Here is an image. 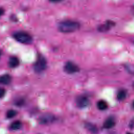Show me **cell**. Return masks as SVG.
<instances>
[{"mask_svg": "<svg viewBox=\"0 0 134 134\" xmlns=\"http://www.w3.org/2000/svg\"><path fill=\"white\" fill-rule=\"evenodd\" d=\"M115 125V121L113 118L109 117L107 118L104 123L103 127L106 129H110L113 127Z\"/></svg>", "mask_w": 134, "mask_h": 134, "instance_id": "52a82bcc", "label": "cell"}, {"mask_svg": "<svg viewBox=\"0 0 134 134\" xmlns=\"http://www.w3.org/2000/svg\"><path fill=\"white\" fill-rule=\"evenodd\" d=\"M80 24L73 20H64L61 21L58 24V29L60 31L63 33H70L78 30Z\"/></svg>", "mask_w": 134, "mask_h": 134, "instance_id": "6da1fadb", "label": "cell"}, {"mask_svg": "<svg viewBox=\"0 0 134 134\" xmlns=\"http://www.w3.org/2000/svg\"><path fill=\"white\" fill-rule=\"evenodd\" d=\"M127 134H132V133H128Z\"/></svg>", "mask_w": 134, "mask_h": 134, "instance_id": "ffe728a7", "label": "cell"}, {"mask_svg": "<svg viewBox=\"0 0 134 134\" xmlns=\"http://www.w3.org/2000/svg\"><path fill=\"white\" fill-rule=\"evenodd\" d=\"M126 97V92L124 90L119 91L117 95V97L118 100H124Z\"/></svg>", "mask_w": 134, "mask_h": 134, "instance_id": "4fadbf2b", "label": "cell"}, {"mask_svg": "<svg viewBox=\"0 0 134 134\" xmlns=\"http://www.w3.org/2000/svg\"><path fill=\"white\" fill-rule=\"evenodd\" d=\"M76 104L79 108H84L89 104L88 98L84 95H80L76 99Z\"/></svg>", "mask_w": 134, "mask_h": 134, "instance_id": "5b68a950", "label": "cell"}, {"mask_svg": "<svg viewBox=\"0 0 134 134\" xmlns=\"http://www.w3.org/2000/svg\"><path fill=\"white\" fill-rule=\"evenodd\" d=\"M11 80H12L11 76L9 74H4L3 75H2L1 77V79H0L1 83L3 84H5V85L9 84L10 82H11Z\"/></svg>", "mask_w": 134, "mask_h": 134, "instance_id": "30bf717a", "label": "cell"}, {"mask_svg": "<svg viewBox=\"0 0 134 134\" xmlns=\"http://www.w3.org/2000/svg\"><path fill=\"white\" fill-rule=\"evenodd\" d=\"M87 127L88 128V129L91 131H92L93 132H96V131H97V129L95 127H94L93 125H91V126H89V125H87Z\"/></svg>", "mask_w": 134, "mask_h": 134, "instance_id": "2e32d148", "label": "cell"}, {"mask_svg": "<svg viewBox=\"0 0 134 134\" xmlns=\"http://www.w3.org/2000/svg\"><path fill=\"white\" fill-rule=\"evenodd\" d=\"M19 64L18 59L16 57H11L8 61V64L10 68H14L17 67Z\"/></svg>", "mask_w": 134, "mask_h": 134, "instance_id": "ba28073f", "label": "cell"}, {"mask_svg": "<svg viewBox=\"0 0 134 134\" xmlns=\"http://www.w3.org/2000/svg\"><path fill=\"white\" fill-rule=\"evenodd\" d=\"M47 67V61L45 58L39 55L34 64V70L37 72H41L44 70Z\"/></svg>", "mask_w": 134, "mask_h": 134, "instance_id": "3957f363", "label": "cell"}, {"mask_svg": "<svg viewBox=\"0 0 134 134\" xmlns=\"http://www.w3.org/2000/svg\"><path fill=\"white\" fill-rule=\"evenodd\" d=\"M17 114V112L16 110L13 109H10L7 111L6 113V117L8 118H12L14 117Z\"/></svg>", "mask_w": 134, "mask_h": 134, "instance_id": "5bb4252c", "label": "cell"}, {"mask_svg": "<svg viewBox=\"0 0 134 134\" xmlns=\"http://www.w3.org/2000/svg\"><path fill=\"white\" fill-rule=\"evenodd\" d=\"M115 25V23L110 20L107 21L105 24L100 25L97 29L100 32H106L109 30Z\"/></svg>", "mask_w": 134, "mask_h": 134, "instance_id": "8992f818", "label": "cell"}, {"mask_svg": "<svg viewBox=\"0 0 134 134\" xmlns=\"http://www.w3.org/2000/svg\"><path fill=\"white\" fill-rule=\"evenodd\" d=\"M133 106L134 107V102H133Z\"/></svg>", "mask_w": 134, "mask_h": 134, "instance_id": "44dd1931", "label": "cell"}, {"mask_svg": "<svg viewBox=\"0 0 134 134\" xmlns=\"http://www.w3.org/2000/svg\"><path fill=\"white\" fill-rule=\"evenodd\" d=\"M3 13H4V10L3 9V8H1V15H2Z\"/></svg>", "mask_w": 134, "mask_h": 134, "instance_id": "d6986e66", "label": "cell"}, {"mask_svg": "<svg viewBox=\"0 0 134 134\" xmlns=\"http://www.w3.org/2000/svg\"><path fill=\"white\" fill-rule=\"evenodd\" d=\"M13 36L16 41L21 43L29 44L32 41L31 36L25 31H16L13 34Z\"/></svg>", "mask_w": 134, "mask_h": 134, "instance_id": "7a4b0ae2", "label": "cell"}, {"mask_svg": "<svg viewBox=\"0 0 134 134\" xmlns=\"http://www.w3.org/2000/svg\"><path fill=\"white\" fill-rule=\"evenodd\" d=\"M64 71L68 74H73L79 71V68L72 62H67L64 66Z\"/></svg>", "mask_w": 134, "mask_h": 134, "instance_id": "277c9868", "label": "cell"}, {"mask_svg": "<svg viewBox=\"0 0 134 134\" xmlns=\"http://www.w3.org/2000/svg\"><path fill=\"white\" fill-rule=\"evenodd\" d=\"M126 69L129 73L134 74V65H128L126 67Z\"/></svg>", "mask_w": 134, "mask_h": 134, "instance_id": "9a60e30c", "label": "cell"}, {"mask_svg": "<svg viewBox=\"0 0 134 134\" xmlns=\"http://www.w3.org/2000/svg\"><path fill=\"white\" fill-rule=\"evenodd\" d=\"M54 120V117L49 115H46L43 116H42L40 119L39 120L40 121V122L42 124H47L52 122Z\"/></svg>", "mask_w": 134, "mask_h": 134, "instance_id": "9c48e42d", "label": "cell"}, {"mask_svg": "<svg viewBox=\"0 0 134 134\" xmlns=\"http://www.w3.org/2000/svg\"><path fill=\"white\" fill-rule=\"evenodd\" d=\"M61 0H50V1L52 2H59L60 1H61Z\"/></svg>", "mask_w": 134, "mask_h": 134, "instance_id": "ac0fdd59", "label": "cell"}, {"mask_svg": "<svg viewBox=\"0 0 134 134\" xmlns=\"http://www.w3.org/2000/svg\"><path fill=\"white\" fill-rule=\"evenodd\" d=\"M21 127V122L19 120H16L13 122L11 124L10 126V128L12 130H16L20 129Z\"/></svg>", "mask_w": 134, "mask_h": 134, "instance_id": "7c38bea8", "label": "cell"}, {"mask_svg": "<svg viewBox=\"0 0 134 134\" xmlns=\"http://www.w3.org/2000/svg\"><path fill=\"white\" fill-rule=\"evenodd\" d=\"M97 107L100 110H104L108 108V104L106 101L100 100L97 103Z\"/></svg>", "mask_w": 134, "mask_h": 134, "instance_id": "8fae6325", "label": "cell"}, {"mask_svg": "<svg viewBox=\"0 0 134 134\" xmlns=\"http://www.w3.org/2000/svg\"><path fill=\"white\" fill-rule=\"evenodd\" d=\"M5 93V90H4V89H3V88H1V91H0L1 98H2V97L4 96Z\"/></svg>", "mask_w": 134, "mask_h": 134, "instance_id": "e0dca14e", "label": "cell"}]
</instances>
